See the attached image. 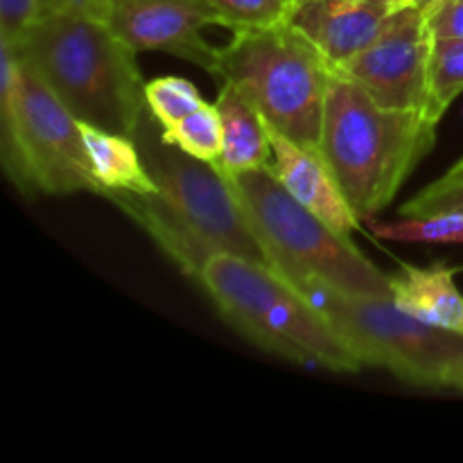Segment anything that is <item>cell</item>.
<instances>
[{
	"instance_id": "obj_1",
	"label": "cell",
	"mask_w": 463,
	"mask_h": 463,
	"mask_svg": "<svg viewBox=\"0 0 463 463\" xmlns=\"http://www.w3.org/2000/svg\"><path fill=\"white\" fill-rule=\"evenodd\" d=\"M16 54L81 122L134 138L149 111L129 48L104 18L77 12L41 14Z\"/></svg>"
},
{
	"instance_id": "obj_2",
	"label": "cell",
	"mask_w": 463,
	"mask_h": 463,
	"mask_svg": "<svg viewBox=\"0 0 463 463\" xmlns=\"http://www.w3.org/2000/svg\"><path fill=\"white\" fill-rule=\"evenodd\" d=\"M428 111L387 109L342 72H330L319 152L362 222L373 220L437 143Z\"/></svg>"
},
{
	"instance_id": "obj_3",
	"label": "cell",
	"mask_w": 463,
	"mask_h": 463,
	"mask_svg": "<svg viewBox=\"0 0 463 463\" xmlns=\"http://www.w3.org/2000/svg\"><path fill=\"white\" fill-rule=\"evenodd\" d=\"M199 285L220 315L262 351L335 373L364 366L330 321L269 265L220 251L203 265Z\"/></svg>"
},
{
	"instance_id": "obj_4",
	"label": "cell",
	"mask_w": 463,
	"mask_h": 463,
	"mask_svg": "<svg viewBox=\"0 0 463 463\" xmlns=\"http://www.w3.org/2000/svg\"><path fill=\"white\" fill-rule=\"evenodd\" d=\"M224 176L265 249L267 262L288 283L297 288L324 279L344 292L392 298V276L380 271L348 235L294 199L271 165Z\"/></svg>"
},
{
	"instance_id": "obj_5",
	"label": "cell",
	"mask_w": 463,
	"mask_h": 463,
	"mask_svg": "<svg viewBox=\"0 0 463 463\" xmlns=\"http://www.w3.org/2000/svg\"><path fill=\"white\" fill-rule=\"evenodd\" d=\"M0 156L23 193L107 194L95 179L81 125L45 81L0 41Z\"/></svg>"
},
{
	"instance_id": "obj_6",
	"label": "cell",
	"mask_w": 463,
	"mask_h": 463,
	"mask_svg": "<svg viewBox=\"0 0 463 463\" xmlns=\"http://www.w3.org/2000/svg\"><path fill=\"white\" fill-rule=\"evenodd\" d=\"M333 68L288 23L233 32L220 48L215 77L233 84L271 131L319 147Z\"/></svg>"
},
{
	"instance_id": "obj_7",
	"label": "cell",
	"mask_w": 463,
	"mask_h": 463,
	"mask_svg": "<svg viewBox=\"0 0 463 463\" xmlns=\"http://www.w3.org/2000/svg\"><path fill=\"white\" fill-rule=\"evenodd\" d=\"M364 366H383L405 383L450 389L463 362V335L423 324L392 298L344 292L324 279L297 285Z\"/></svg>"
},
{
	"instance_id": "obj_8",
	"label": "cell",
	"mask_w": 463,
	"mask_h": 463,
	"mask_svg": "<svg viewBox=\"0 0 463 463\" xmlns=\"http://www.w3.org/2000/svg\"><path fill=\"white\" fill-rule=\"evenodd\" d=\"M145 167L158 193L217 249L269 265L233 188L215 163L199 161L175 145L163 143L161 125L145 113L134 134Z\"/></svg>"
},
{
	"instance_id": "obj_9",
	"label": "cell",
	"mask_w": 463,
	"mask_h": 463,
	"mask_svg": "<svg viewBox=\"0 0 463 463\" xmlns=\"http://www.w3.org/2000/svg\"><path fill=\"white\" fill-rule=\"evenodd\" d=\"M432 50L428 16L407 5L389 14L380 34L337 72L383 107L428 111Z\"/></svg>"
},
{
	"instance_id": "obj_10",
	"label": "cell",
	"mask_w": 463,
	"mask_h": 463,
	"mask_svg": "<svg viewBox=\"0 0 463 463\" xmlns=\"http://www.w3.org/2000/svg\"><path fill=\"white\" fill-rule=\"evenodd\" d=\"M104 21L136 52L175 54L215 75L220 48L203 27L220 21L206 0H113Z\"/></svg>"
},
{
	"instance_id": "obj_11",
	"label": "cell",
	"mask_w": 463,
	"mask_h": 463,
	"mask_svg": "<svg viewBox=\"0 0 463 463\" xmlns=\"http://www.w3.org/2000/svg\"><path fill=\"white\" fill-rule=\"evenodd\" d=\"M392 12L357 0H289L288 18L333 71H339L383 30Z\"/></svg>"
},
{
	"instance_id": "obj_12",
	"label": "cell",
	"mask_w": 463,
	"mask_h": 463,
	"mask_svg": "<svg viewBox=\"0 0 463 463\" xmlns=\"http://www.w3.org/2000/svg\"><path fill=\"white\" fill-rule=\"evenodd\" d=\"M269 134L271 152H274L271 170L289 190V194L339 233L351 235L353 231L360 229L362 220L339 188L319 147L298 145L271 129Z\"/></svg>"
},
{
	"instance_id": "obj_13",
	"label": "cell",
	"mask_w": 463,
	"mask_h": 463,
	"mask_svg": "<svg viewBox=\"0 0 463 463\" xmlns=\"http://www.w3.org/2000/svg\"><path fill=\"white\" fill-rule=\"evenodd\" d=\"M107 197L143 226L165 256L194 283L202 279L203 265L220 253L161 193H109Z\"/></svg>"
},
{
	"instance_id": "obj_14",
	"label": "cell",
	"mask_w": 463,
	"mask_h": 463,
	"mask_svg": "<svg viewBox=\"0 0 463 463\" xmlns=\"http://www.w3.org/2000/svg\"><path fill=\"white\" fill-rule=\"evenodd\" d=\"M455 274L443 262L430 267L402 265L392 276V301L423 324L463 335V294Z\"/></svg>"
},
{
	"instance_id": "obj_15",
	"label": "cell",
	"mask_w": 463,
	"mask_h": 463,
	"mask_svg": "<svg viewBox=\"0 0 463 463\" xmlns=\"http://www.w3.org/2000/svg\"><path fill=\"white\" fill-rule=\"evenodd\" d=\"M215 107L222 118V154L215 163L217 170L233 175L271 165V134L260 111L226 81L217 95Z\"/></svg>"
},
{
	"instance_id": "obj_16",
	"label": "cell",
	"mask_w": 463,
	"mask_h": 463,
	"mask_svg": "<svg viewBox=\"0 0 463 463\" xmlns=\"http://www.w3.org/2000/svg\"><path fill=\"white\" fill-rule=\"evenodd\" d=\"M81 136H84L86 152H89L90 167L95 179L99 181L109 193H134L152 194L158 193L156 184L145 167L140 149L129 136L107 131L102 127L81 122ZM104 194V197H107Z\"/></svg>"
},
{
	"instance_id": "obj_17",
	"label": "cell",
	"mask_w": 463,
	"mask_h": 463,
	"mask_svg": "<svg viewBox=\"0 0 463 463\" xmlns=\"http://www.w3.org/2000/svg\"><path fill=\"white\" fill-rule=\"evenodd\" d=\"M163 143L206 163H217L222 154V118L215 104L203 102L172 127H161Z\"/></svg>"
},
{
	"instance_id": "obj_18",
	"label": "cell",
	"mask_w": 463,
	"mask_h": 463,
	"mask_svg": "<svg viewBox=\"0 0 463 463\" xmlns=\"http://www.w3.org/2000/svg\"><path fill=\"white\" fill-rule=\"evenodd\" d=\"M371 229L378 238L392 242H423V244H461L463 215L443 213L430 217H402L398 222H373Z\"/></svg>"
},
{
	"instance_id": "obj_19",
	"label": "cell",
	"mask_w": 463,
	"mask_h": 463,
	"mask_svg": "<svg viewBox=\"0 0 463 463\" xmlns=\"http://www.w3.org/2000/svg\"><path fill=\"white\" fill-rule=\"evenodd\" d=\"M461 90L463 39H434L432 63H430V116L441 120Z\"/></svg>"
},
{
	"instance_id": "obj_20",
	"label": "cell",
	"mask_w": 463,
	"mask_h": 463,
	"mask_svg": "<svg viewBox=\"0 0 463 463\" xmlns=\"http://www.w3.org/2000/svg\"><path fill=\"white\" fill-rule=\"evenodd\" d=\"M145 95H147L149 111L163 129L172 127L203 104L202 95L194 89L193 81L176 75L156 77V80L147 81Z\"/></svg>"
},
{
	"instance_id": "obj_21",
	"label": "cell",
	"mask_w": 463,
	"mask_h": 463,
	"mask_svg": "<svg viewBox=\"0 0 463 463\" xmlns=\"http://www.w3.org/2000/svg\"><path fill=\"white\" fill-rule=\"evenodd\" d=\"M217 14L220 25L229 30H256L280 25L288 18L289 0H206Z\"/></svg>"
},
{
	"instance_id": "obj_22",
	"label": "cell",
	"mask_w": 463,
	"mask_h": 463,
	"mask_svg": "<svg viewBox=\"0 0 463 463\" xmlns=\"http://www.w3.org/2000/svg\"><path fill=\"white\" fill-rule=\"evenodd\" d=\"M443 213L463 215V179L441 176L401 206V217H430Z\"/></svg>"
},
{
	"instance_id": "obj_23",
	"label": "cell",
	"mask_w": 463,
	"mask_h": 463,
	"mask_svg": "<svg viewBox=\"0 0 463 463\" xmlns=\"http://www.w3.org/2000/svg\"><path fill=\"white\" fill-rule=\"evenodd\" d=\"M39 16L41 0H0V41L16 45Z\"/></svg>"
},
{
	"instance_id": "obj_24",
	"label": "cell",
	"mask_w": 463,
	"mask_h": 463,
	"mask_svg": "<svg viewBox=\"0 0 463 463\" xmlns=\"http://www.w3.org/2000/svg\"><path fill=\"white\" fill-rule=\"evenodd\" d=\"M434 39H463V0H446L428 16Z\"/></svg>"
},
{
	"instance_id": "obj_25",
	"label": "cell",
	"mask_w": 463,
	"mask_h": 463,
	"mask_svg": "<svg viewBox=\"0 0 463 463\" xmlns=\"http://www.w3.org/2000/svg\"><path fill=\"white\" fill-rule=\"evenodd\" d=\"M113 0H41V14L54 12H77L90 14V16L107 18Z\"/></svg>"
},
{
	"instance_id": "obj_26",
	"label": "cell",
	"mask_w": 463,
	"mask_h": 463,
	"mask_svg": "<svg viewBox=\"0 0 463 463\" xmlns=\"http://www.w3.org/2000/svg\"><path fill=\"white\" fill-rule=\"evenodd\" d=\"M357 3L371 5V7L384 9V12H396V9L407 7V5H410V0H357Z\"/></svg>"
},
{
	"instance_id": "obj_27",
	"label": "cell",
	"mask_w": 463,
	"mask_h": 463,
	"mask_svg": "<svg viewBox=\"0 0 463 463\" xmlns=\"http://www.w3.org/2000/svg\"><path fill=\"white\" fill-rule=\"evenodd\" d=\"M443 3H446V0H410V7L419 9V12H423L425 16H430V14H432L434 9Z\"/></svg>"
},
{
	"instance_id": "obj_28",
	"label": "cell",
	"mask_w": 463,
	"mask_h": 463,
	"mask_svg": "<svg viewBox=\"0 0 463 463\" xmlns=\"http://www.w3.org/2000/svg\"><path fill=\"white\" fill-rule=\"evenodd\" d=\"M443 176H446V179H463V156Z\"/></svg>"
},
{
	"instance_id": "obj_29",
	"label": "cell",
	"mask_w": 463,
	"mask_h": 463,
	"mask_svg": "<svg viewBox=\"0 0 463 463\" xmlns=\"http://www.w3.org/2000/svg\"><path fill=\"white\" fill-rule=\"evenodd\" d=\"M450 389H457V392H463V362H461L459 366H457L455 375H452Z\"/></svg>"
}]
</instances>
